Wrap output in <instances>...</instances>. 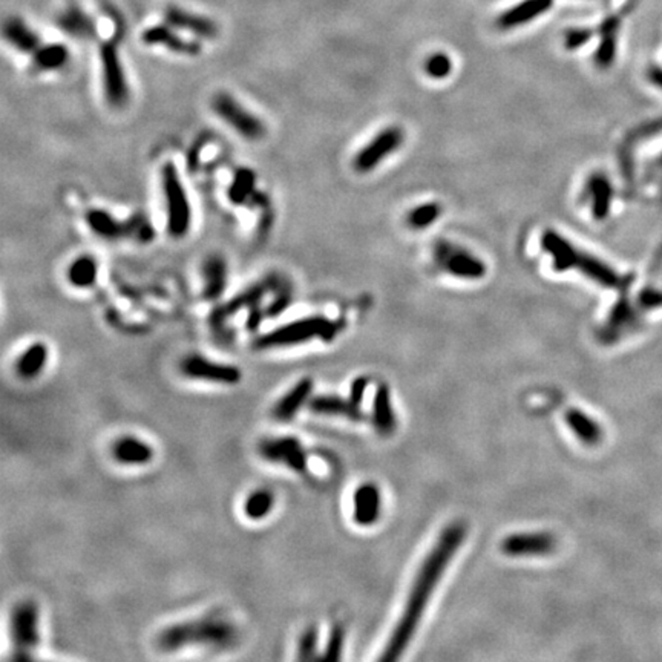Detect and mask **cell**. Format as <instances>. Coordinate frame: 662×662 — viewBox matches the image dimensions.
I'll return each instance as SVG.
<instances>
[{
	"instance_id": "obj_14",
	"label": "cell",
	"mask_w": 662,
	"mask_h": 662,
	"mask_svg": "<svg viewBox=\"0 0 662 662\" xmlns=\"http://www.w3.org/2000/svg\"><path fill=\"white\" fill-rule=\"evenodd\" d=\"M437 259L439 261H443L446 270L451 274L458 276V278L479 279V278H483L486 273V265L480 261V259L469 255L468 251L452 249L446 244L439 246Z\"/></svg>"
},
{
	"instance_id": "obj_40",
	"label": "cell",
	"mask_w": 662,
	"mask_h": 662,
	"mask_svg": "<svg viewBox=\"0 0 662 662\" xmlns=\"http://www.w3.org/2000/svg\"><path fill=\"white\" fill-rule=\"evenodd\" d=\"M366 388H368V379H366V377H357V379H355L353 383H351L350 399L353 400L356 405H360V404H362V399L365 396Z\"/></svg>"
},
{
	"instance_id": "obj_19",
	"label": "cell",
	"mask_w": 662,
	"mask_h": 662,
	"mask_svg": "<svg viewBox=\"0 0 662 662\" xmlns=\"http://www.w3.org/2000/svg\"><path fill=\"white\" fill-rule=\"evenodd\" d=\"M554 6V0H523L518 5L503 13L497 25L501 29H510L540 18Z\"/></svg>"
},
{
	"instance_id": "obj_18",
	"label": "cell",
	"mask_w": 662,
	"mask_h": 662,
	"mask_svg": "<svg viewBox=\"0 0 662 662\" xmlns=\"http://www.w3.org/2000/svg\"><path fill=\"white\" fill-rule=\"evenodd\" d=\"M164 20L167 25H171V27L186 29L192 32V34L203 39H213L218 34L215 22L203 18V15L181 10L178 6H167L164 11Z\"/></svg>"
},
{
	"instance_id": "obj_13",
	"label": "cell",
	"mask_w": 662,
	"mask_h": 662,
	"mask_svg": "<svg viewBox=\"0 0 662 662\" xmlns=\"http://www.w3.org/2000/svg\"><path fill=\"white\" fill-rule=\"evenodd\" d=\"M382 514V496L374 483H364L353 494V519L362 527L379 522Z\"/></svg>"
},
{
	"instance_id": "obj_34",
	"label": "cell",
	"mask_w": 662,
	"mask_h": 662,
	"mask_svg": "<svg viewBox=\"0 0 662 662\" xmlns=\"http://www.w3.org/2000/svg\"><path fill=\"white\" fill-rule=\"evenodd\" d=\"M253 183H255V175L250 171H239L237 173V177L233 180V184L229 192V197L233 201V203H242L247 198V195L253 189Z\"/></svg>"
},
{
	"instance_id": "obj_12",
	"label": "cell",
	"mask_w": 662,
	"mask_h": 662,
	"mask_svg": "<svg viewBox=\"0 0 662 662\" xmlns=\"http://www.w3.org/2000/svg\"><path fill=\"white\" fill-rule=\"evenodd\" d=\"M404 141V133L399 128H388L382 131L370 145L365 146L355 158V169L360 173L370 172L379 164L385 157L392 154Z\"/></svg>"
},
{
	"instance_id": "obj_2",
	"label": "cell",
	"mask_w": 662,
	"mask_h": 662,
	"mask_svg": "<svg viewBox=\"0 0 662 662\" xmlns=\"http://www.w3.org/2000/svg\"><path fill=\"white\" fill-rule=\"evenodd\" d=\"M238 641L237 625L220 614H212L163 628L157 636V649L163 653H175L187 647L225 651L232 650Z\"/></svg>"
},
{
	"instance_id": "obj_5",
	"label": "cell",
	"mask_w": 662,
	"mask_h": 662,
	"mask_svg": "<svg viewBox=\"0 0 662 662\" xmlns=\"http://www.w3.org/2000/svg\"><path fill=\"white\" fill-rule=\"evenodd\" d=\"M161 181L167 212V230L173 238L186 237L192 223V208L177 167L172 163H167L163 167Z\"/></svg>"
},
{
	"instance_id": "obj_11",
	"label": "cell",
	"mask_w": 662,
	"mask_h": 662,
	"mask_svg": "<svg viewBox=\"0 0 662 662\" xmlns=\"http://www.w3.org/2000/svg\"><path fill=\"white\" fill-rule=\"evenodd\" d=\"M103 68V85L107 102L112 106H123L128 102L129 88L120 63L119 53L112 44H106L100 51Z\"/></svg>"
},
{
	"instance_id": "obj_23",
	"label": "cell",
	"mask_w": 662,
	"mask_h": 662,
	"mask_svg": "<svg viewBox=\"0 0 662 662\" xmlns=\"http://www.w3.org/2000/svg\"><path fill=\"white\" fill-rule=\"evenodd\" d=\"M49 350L44 342H36L23 351L15 362V373L23 380L36 379L44 373L48 364Z\"/></svg>"
},
{
	"instance_id": "obj_28",
	"label": "cell",
	"mask_w": 662,
	"mask_h": 662,
	"mask_svg": "<svg viewBox=\"0 0 662 662\" xmlns=\"http://www.w3.org/2000/svg\"><path fill=\"white\" fill-rule=\"evenodd\" d=\"M274 509V494L269 489H256L244 500V515L251 522H261Z\"/></svg>"
},
{
	"instance_id": "obj_39",
	"label": "cell",
	"mask_w": 662,
	"mask_h": 662,
	"mask_svg": "<svg viewBox=\"0 0 662 662\" xmlns=\"http://www.w3.org/2000/svg\"><path fill=\"white\" fill-rule=\"evenodd\" d=\"M593 31L588 28H572L566 32L564 36V45L569 49V51H575V49L581 48L583 45L588 44V41L592 39Z\"/></svg>"
},
{
	"instance_id": "obj_38",
	"label": "cell",
	"mask_w": 662,
	"mask_h": 662,
	"mask_svg": "<svg viewBox=\"0 0 662 662\" xmlns=\"http://www.w3.org/2000/svg\"><path fill=\"white\" fill-rule=\"evenodd\" d=\"M452 69L451 58L446 54H434L425 63V71L432 79H445Z\"/></svg>"
},
{
	"instance_id": "obj_22",
	"label": "cell",
	"mask_w": 662,
	"mask_h": 662,
	"mask_svg": "<svg viewBox=\"0 0 662 662\" xmlns=\"http://www.w3.org/2000/svg\"><path fill=\"white\" fill-rule=\"evenodd\" d=\"M543 249L554 259V269L557 272H566L575 269V261L578 256V249H575L567 239L561 238L558 233L548 230L541 238Z\"/></svg>"
},
{
	"instance_id": "obj_7",
	"label": "cell",
	"mask_w": 662,
	"mask_h": 662,
	"mask_svg": "<svg viewBox=\"0 0 662 662\" xmlns=\"http://www.w3.org/2000/svg\"><path fill=\"white\" fill-rule=\"evenodd\" d=\"M259 456L265 462L282 465L298 474L304 472L307 469V451L295 435H281V437L265 439L259 445Z\"/></svg>"
},
{
	"instance_id": "obj_15",
	"label": "cell",
	"mask_w": 662,
	"mask_h": 662,
	"mask_svg": "<svg viewBox=\"0 0 662 662\" xmlns=\"http://www.w3.org/2000/svg\"><path fill=\"white\" fill-rule=\"evenodd\" d=\"M112 457L124 466H145L154 460L155 449L135 435H121L112 445Z\"/></svg>"
},
{
	"instance_id": "obj_31",
	"label": "cell",
	"mask_w": 662,
	"mask_h": 662,
	"mask_svg": "<svg viewBox=\"0 0 662 662\" xmlns=\"http://www.w3.org/2000/svg\"><path fill=\"white\" fill-rule=\"evenodd\" d=\"M589 192L593 197V215L598 220L606 218L611 201L610 183L602 175H595L589 181Z\"/></svg>"
},
{
	"instance_id": "obj_9",
	"label": "cell",
	"mask_w": 662,
	"mask_h": 662,
	"mask_svg": "<svg viewBox=\"0 0 662 662\" xmlns=\"http://www.w3.org/2000/svg\"><path fill=\"white\" fill-rule=\"evenodd\" d=\"M86 223L92 232L106 239L131 237L146 241L152 237V230H150L147 221L135 220V218H133V220L128 223H120L106 211H102V208L89 211L86 215Z\"/></svg>"
},
{
	"instance_id": "obj_25",
	"label": "cell",
	"mask_w": 662,
	"mask_h": 662,
	"mask_svg": "<svg viewBox=\"0 0 662 662\" xmlns=\"http://www.w3.org/2000/svg\"><path fill=\"white\" fill-rule=\"evenodd\" d=\"M575 269L583 272L585 276H589L590 279L601 284V286H604V287L619 286L618 274L611 270L610 267H607L604 263L600 261V259L597 258L583 253V251H578Z\"/></svg>"
},
{
	"instance_id": "obj_33",
	"label": "cell",
	"mask_w": 662,
	"mask_h": 662,
	"mask_svg": "<svg viewBox=\"0 0 662 662\" xmlns=\"http://www.w3.org/2000/svg\"><path fill=\"white\" fill-rule=\"evenodd\" d=\"M317 644H319V633L315 625L307 627L304 633L300 635L298 644V659L300 661H313L321 659L317 655Z\"/></svg>"
},
{
	"instance_id": "obj_6",
	"label": "cell",
	"mask_w": 662,
	"mask_h": 662,
	"mask_svg": "<svg viewBox=\"0 0 662 662\" xmlns=\"http://www.w3.org/2000/svg\"><path fill=\"white\" fill-rule=\"evenodd\" d=\"M180 371L184 377L192 380L227 385V387L238 385L242 379V373L238 366L215 362V360L201 355H190L186 359H183Z\"/></svg>"
},
{
	"instance_id": "obj_10",
	"label": "cell",
	"mask_w": 662,
	"mask_h": 662,
	"mask_svg": "<svg viewBox=\"0 0 662 662\" xmlns=\"http://www.w3.org/2000/svg\"><path fill=\"white\" fill-rule=\"evenodd\" d=\"M500 549L512 558L546 557L554 554L557 538L549 532H518L510 534L501 541Z\"/></svg>"
},
{
	"instance_id": "obj_35",
	"label": "cell",
	"mask_w": 662,
	"mask_h": 662,
	"mask_svg": "<svg viewBox=\"0 0 662 662\" xmlns=\"http://www.w3.org/2000/svg\"><path fill=\"white\" fill-rule=\"evenodd\" d=\"M440 215V207L435 203L430 204H423L421 207L414 208V211L409 213L408 221L413 225L414 229H423L431 225L435 220H437Z\"/></svg>"
},
{
	"instance_id": "obj_41",
	"label": "cell",
	"mask_w": 662,
	"mask_h": 662,
	"mask_svg": "<svg viewBox=\"0 0 662 662\" xmlns=\"http://www.w3.org/2000/svg\"><path fill=\"white\" fill-rule=\"evenodd\" d=\"M649 79H650L653 83H655L656 86H659V88L662 89V69H659V68H653V69H650V72H649Z\"/></svg>"
},
{
	"instance_id": "obj_20",
	"label": "cell",
	"mask_w": 662,
	"mask_h": 662,
	"mask_svg": "<svg viewBox=\"0 0 662 662\" xmlns=\"http://www.w3.org/2000/svg\"><path fill=\"white\" fill-rule=\"evenodd\" d=\"M143 41L147 45H160L169 49V51L184 54V55H197L199 54V45L192 40L181 39L177 32L172 31L166 25H155L152 28H147L143 32Z\"/></svg>"
},
{
	"instance_id": "obj_30",
	"label": "cell",
	"mask_w": 662,
	"mask_h": 662,
	"mask_svg": "<svg viewBox=\"0 0 662 662\" xmlns=\"http://www.w3.org/2000/svg\"><path fill=\"white\" fill-rule=\"evenodd\" d=\"M69 58L68 48L60 44H51L46 46H39L34 53V63L44 71H54L62 68Z\"/></svg>"
},
{
	"instance_id": "obj_3",
	"label": "cell",
	"mask_w": 662,
	"mask_h": 662,
	"mask_svg": "<svg viewBox=\"0 0 662 662\" xmlns=\"http://www.w3.org/2000/svg\"><path fill=\"white\" fill-rule=\"evenodd\" d=\"M338 330V325L324 316L303 317V319L282 325L279 329L264 334L255 342V347L259 350H270L300 345V343L316 338L330 340Z\"/></svg>"
},
{
	"instance_id": "obj_4",
	"label": "cell",
	"mask_w": 662,
	"mask_h": 662,
	"mask_svg": "<svg viewBox=\"0 0 662 662\" xmlns=\"http://www.w3.org/2000/svg\"><path fill=\"white\" fill-rule=\"evenodd\" d=\"M10 633L14 661L34 659L40 645V611L34 601H20L11 609Z\"/></svg>"
},
{
	"instance_id": "obj_21",
	"label": "cell",
	"mask_w": 662,
	"mask_h": 662,
	"mask_svg": "<svg viewBox=\"0 0 662 662\" xmlns=\"http://www.w3.org/2000/svg\"><path fill=\"white\" fill-rule=\"evenodd\" d=\"M566 423L575 437L585 446H597L604 437L600 423L578 408L569 409L566 413Z\"/></svg>"
},
{
	"instance_id": "obj_37",
	"label": "cell",
	"mask_w": 662,
	"mask_h": 662,
	"mask_svg": "<svg viewBox=\"0 0 662 662\" xmlns=\"http://www.w3.org/2000/svg\"><path fill=\"white\" fill-rule=\"evenodd\" d=\"M602 36L601 44L598 46L597 55H595V60H597L598 66H602L606 68L615 58L616 53V32H604Z\"/></svg>"
},
{
	"instance_id": "obj_17",
	"label": "cell",
	"mask_w": 662,
	"mask_h": 662,
	"mask_svg": "<svg viewBox=\"0 0 662 662\" xmlns=\"http://www.w3.org/2000/svg\"><path fill=\"white\" fill-rule=\"evenodd\" d=\"M308 409L319 416L345 417L353 422H364L366 418L362 409H360V405H356L350 397L343 399L339 396H333V394L331 396L330 394H321V396L310 399Z\"/></svg>"
},
{
	"instance_id": "obj_27",
	"label": "cell",
	"mask_w": 662,
	"mask_h": 662,
	"mask_svg": "<svg viewBox=\"0 0 662 662\" xmlns=\"http://www.w3.org/2000/svg\"><path fill=\"white\" fill-rule=\"evenodd\" d=\"M5 36L13 46L22 53H36L40 46V39L34 31L27 27L19 19H11L6 22Z\"/></svg>"
},
{
	"instance_id": "obj_8",
	"label": "cell",
	"mask_w": 662,
	"mask_h": 662,
	"mask_svg": "<svg viewBox=\"0 0 662 662\" xmlns=\"http://www.w3.org/2000/svg\"><path fill=\"white\" fill-rule=\"evenodd\" d=\"M213 111L241 137L247 140H259L264 137L265 128L263 121L250 114L246 107H242L232 95L224 92L218 94L213 100Z\"/></svg>"
},
{
	"instance_id": "obj_24",
	"label": "cell",
	"mask_w": 662,
	"mask_h": 662,
	"mask_svg": "<svg viewBox=\"0 0 662 662\" xmlns=\"http://www.w3.org/2000/svg\"><path fill=\"white\" fill-rule=\"evenodd\" d=\"M373 423L380 435H390L396 430V414H394L387 385H380L376 390L373 400Z\"/></svg>"
},
{
	"instance_id": "obj_16",
	"label": "cell",
	"mask_w": 662,
	"mask_h": 662,
	"mask_svg": "<svg viewBox=\"0 0 662 662\" xmlns=\"http://www.w3.org/2000/svg\"><path fill=\"white\" fill-rule=\"evenodd\" d=\"M313 392V380L310 377L300 379L295 387L290 388L284 396L276 402L273 408V416L278 422H290L296 414L308 405Z\"/></svg>"
},
{
	"instance_id": "obj_29",
	"label": "cell",
	"mask_w": 662,
	"mask_h": 662,
	"mask_svg": "<svg viewBox=\"0 0 662 662\" xmlns=\"http://www.w3.org/2000/svg\"><path fill=\"white\" fill-rule=\"evenodd\" d=\"M97 274H98V267L95 259L92 256H79L72 264L69 265L68 270V279L71 282V286L77 287V289H88L92 287L97 281Z\"/></svg>"
},
{
	"instance_id": "obj_26",
	"label": "cell",
	"mask_w": 662,
	"mask_h": 662,
	"mask_svg": "<svg viewBox=\"0 0 662 662\" xmlns=\"http://www.w3.org/2000/svg\"><path fill=\"white\" fill-rule=\"evenodd\" d=\"M204 296L206 299H216L221 296L227 282V267L220 256H211L204 264Z\"/></svg>"
},
{
	"instance_id": "obj_36",
	"label": "cell",
	"mask_w": 662,
	"mask_h": 662,
	"mask_svg": "<svg viewBox=\"0 0 662 662\" xmlns=\"http://www.w3.org/2000/svg\"><path fill=\"white\" fill-rule=\"evenodd\" d=\"M343 644H345V630L340 624H336L330 632L329 641H326L324 655L321 659L324 661H338L342 658Z\"/></svg>"
},
{
	"instance_id": "obj_1",
	"label": "cell",
	"mask_w": 662,
	"mask_h": 662,
	"mask_svg": "<svg viewBox=\"0 0 662 662\" xmlns=\"http://www.w3.org/2000/svg\"><path fill=\"white\" fill-rule=\"evenodd\" d=\"M465 537L466 526L463 523H452L440 534L439 540L435 541L430 554L426 555L421 569H418L411 590L408 593L406 606L402 611L387 645H385L380 661H396L404 655L422 621L431 595L448 569L449 561L454 558L457 550L463 544Z\"/></svg>"
},
{
	"instance_id": "obj_32",
	"label": "cell",
	"mask_w": 662,
	"mask_h": 662,
	"mask_svg": "<svg viewBox=\"0 0 662 662\" xmlns=\"http://www.w3.org/2000/svg\"><path fill=\"white\" fill-rule=\"evenodd\" d=\"M60 27L65 31H68L69 34L79 37L89 36L92 29H94L91 19L77 6H71L69 10L65 11L60 19Z\"/></svg>"
}]
</instances>
